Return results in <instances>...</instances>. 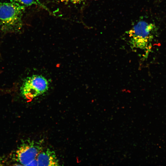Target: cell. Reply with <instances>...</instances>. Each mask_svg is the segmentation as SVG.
Here are the masks:
<instances>
[{
  "mask_svg": "<svg viewBox=\"0 0 166 166\" xmlns=\"http://www.w3.org/2000/svg\"><path fill=\"white\" fill-rule=\"evenodd\" d=\"M37 159L38 166H59V163L55 152L49 149L40 152Z\"/></svg>",
  "mask_w": 166,
  "mask_h": 166,
  "instance_id": "cell-5",
  "label": "cell"
},
{
  "mask_svg": "<svg viewBox=\"0 0 166 166\" xmlns=\"http://www.w3.org/2000/svg\"><path fill=\"white\" fill-rule=\"evenodd\" d=\"M10 2L17 5L26 8L33 5H37L50 13L49 9L42 2L41 0H9Z\"/></svg>",
  "mask_w": 166,
  "mask_h": 166,
  "instance_id": "cell-6",
  "label": "cell"
},
{
  "mask_svg": "<svg viewBox=\"0 0 166 166\" xmlns=\"http://www.w3.org/2000/svg\"><path fill=\"white\" fill-rule=\"evenodd\" d=\"M42 150L39 144L32 140L26 141L22 143L15 153L16 160L22 165L28 166L36 159Z\"/></svg>",
  "mask_w": 166,
  "mask_h": 166,
  "instance_id": "cell-4",
  "label": "cell"
},
{
  "mask_svg": "<svg viewBox=\"0 0 166 166\" xmlns=\"http://www.w3.org/2000/svg\"><path fill=\"white\" fill-rule=\"evenodd\" d=\"M49 88L48 81L44 76L33 75L25 79L21 86V93L25 99L31 100L46 92Z\"/></svg>",
  "mask_w": 166,
  "mask_h": 166,
  "instance_id": "cell-3",
  "label": "cell"
},
{
  "mask_svg": "<svg viewBox=\"0 0 166 166\" xmlns=\"http://www.w3.org/2000/svg\"><path fill=\"white\" fill-rule=\"evenodd\" d=\"M156 31L155 25L144 21L138 22L128 32L133 48L148 50Z\"/></svg>",
  "mask_w": 166,
  "mask_h": 166,
  "instance_id": "cell-2",
  "label": "cell"
},
{
  "mask_svg": "<svg viewBox=\"0 0 166 166\" xmlns=\"http://www.w3.org/2000/svg\"><path fill=\"white\" fill-rule=\"evenodd\" d=\"M25 8L10 2H0V29L5 32L20 31Z\"/></svg>",
  "mask_w": 166,
  "mask_h": 166,
  "instance_id": "cell-1",
  "label": "cell"
},
{
  "mask_svg": "<svg viewBox=\"0 0 166 166\" xmlns=\"http://www.w3.org/2000/svg\"><path fill=\"white\" fill-rule=\"evenodd\" d=\"M62 2H70L74 3H80L84 0H60Z\"/></svg>",
  "mask_w": 166,
  "mask_h": 166,
  "instance_id": "cell-7",
  "label": "cell"
}]
</instances>
